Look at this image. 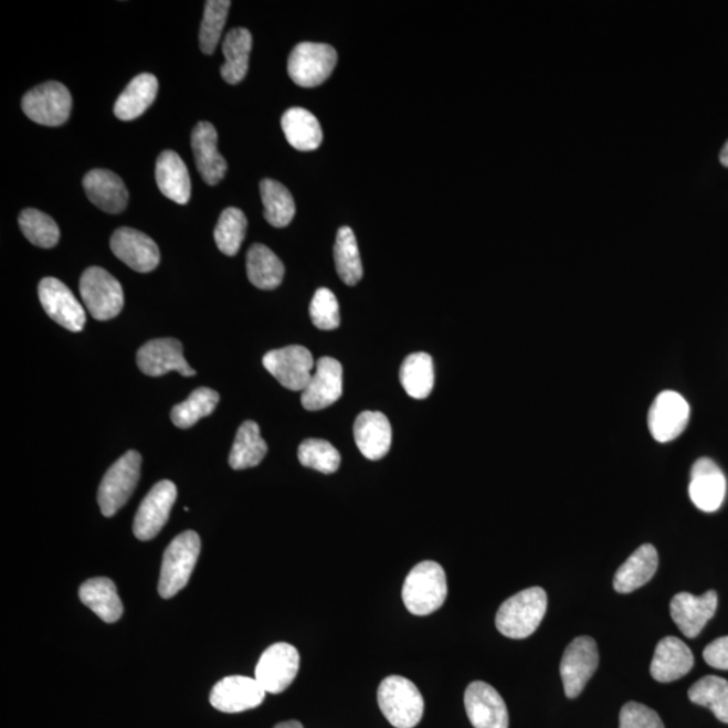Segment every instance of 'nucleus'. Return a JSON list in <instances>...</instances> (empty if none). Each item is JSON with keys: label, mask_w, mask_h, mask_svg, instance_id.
<instances>
[{"label": "nucleus", "mask_w": 728, "mask_h": 728, "mask_svg": "<svg viewBox=\"0 0 728 728\" xmlns=\"http://www.w3.org/2000/svg\"><path fill=\"white\" fill-rule=\"evenodd\" d=\"M717 609L718 593L713 590L701 597L680 592L671 602L672 620L687 639L697 637L708 621L713 620Z\"/></svg>", "instance_id": "17"}, {"label": "nucleus", "mask_w": 728, "mask_h": 728, "mask_svg": "<svg viewBox=\"0 0 728 728\" xmlns=\"http://www.w3.org/2000/svg\"><path fill=\"white\" fill-rule=\"evenodd\" d=\"M176 499L177 487L173 482L161 481L150 489L134 518L133 531L138 540L150 541L160 534L168 523Z\"/></svg>", "instance_id": "13"}, {"label": "nucleus", "mask_w": 728, "mask_h": 728, "mask_svg": "<svg viewBox=\"0 0 728 728\" xmlns=\"http://www.w3.org/2000/svg\"><path fill=\"white\" fill-rule=\"evenodd\" d=\"M727 482L718 464L701 457L690 469L689 498L697 509L714 513L720 509L726 498Z\"/></svg>", "instance_id": "18"}, {"label": "nucleus", "mask_w": 728, "mask_h": 728, "mask_svg": "<svg viewBox=\"0 0 728 728\" xmlns=\"http://www.w3.org/2000/svg\"><path fill=\"white\" fill-rule=\"evenodd\" d=\"M263 366L284 388L304 391L314 374L315 362L308 348L289 346L267 352Z\"/></svg>", "instance_id": "12"}, {"label": "nucleus", "mask_w": 728, "mask_h": 728, "mask_svg": "<svg viewBox=\"0 0 728 728\" xmlns=\"http://www.w3.org/2000/svg\"><path fill=\"white\" fill-rule=\"evenodd\" d=\"M720 163L724 165L725 168H728V140L726 145L724 146V149L720 151V157H719Z\"/></svg>", "instance_id": "47"}, {"label": "nucleus", "mask_w": 728, "mask_h": 728, "mask_svg": "<svg viewBox=\"0 0 728 728\" xmlns=\"http://www.w3.org/2000/svg\"><path fill=\"white\" fill-rule=\"evenodd\" d=\"M274 728H304V727L297 720H289V721H283V724H278Z\"/></svg>", "instance_id": "46"}, {"label": "nucleus", "mask_w": 728, "mask_h": 728, "mask_svg": "<svg viewBox=\"0 0 728 728\" xmlns=\"http://www.w3.org/2000/svg\"><path fill=\"white\" fill-rule=\"evenodd\" d=\"M81 295L95 320H112L124 309L125 295L119 281L102 267L94 266L84 272Z\"/></svg>", "instance_id": "6"}, {"label": "nucleus", "mask_w": 728, "mask_h": 728, "mask_svg": "<svg viewBox=\"0 0 728 728\" xmlns=\"http://www.w3.org/2000/svg\"><path fill=\"white\" fill-rule=\"evenodd\" d=\"M20 228L27 240L34 246L52 249L60 241V229L54 220L46 213L33 208L21 212Z\"/></svg>", "instance_id": "40"}, {"label": "nucleus", "mask_w": 728, "mask_h": 728, "mask_svg": "<svg viewBox=\"0 0 728 728\" xmlns=\"http://www.w3.org/2000/svg\"><path fill=\"white\" fill-rule=\"evenodd\" d=\"M247 218L238 208H225L213 232L217 246L223 254L235 256L240 253L244 238H246Z\"/></svg>", "instance_id": "39"}, {"label": "nucleus", "mask_w": 728, "mask_h": 728, "mask_svg": "<svg viewBox=\"0 0 728 728\" xmlns=\"http://www.w3.org/2000/svg\"><path fill=\"white\" fill-rule=\"evenodd\" d=\"M706 663L715 669L728 671V635L711 642L703 652Z\"/></svg>", "instance_id": "45"}, {"label": "nucleus", "mask_w": 728, "mask_h": 728, "mask_svg": "<svg viewBox=\"0 0 728 728\" xmlns=\"http://www.w3.org/2000/svg\"><path fill=\"white\" fill-rule=\"evenodd\" d=\"M620 728H665L654 709L637 701H629L621 709Z\"/></svg>", "instance_id": "44"}, {"label": "nucleus", "mask_w": 728, "mask_h": 728, "mask_svg": "<svg viewBox=\"0 0 728 728\" xmlns=\"http://www.w3.org/2000/svg\"><path fill=\"white\" fill-rule=\"evenodd\" d=\"M140 464L143 456L137 451H128L104 475L97 493L104 517H114L130 499L140 478Z\"/></svg>", "instance_id": "5"}, {"label": "nucleus", "mask_w": 728, "mask_h": 728, "mask_svg": "<svg viewBox=\"0 0 728 728\" xmlns=\"http://www.w3.org/2000/svg\"><path fill=\"white\" fill-rule=\"evenodd\" d=\"M467 717L475 728H509V713L498 690L485 682L471 683L464 694Z\"/></svg>", "instance_id": "15"}, {"label": "nucleus", "mask_w": 728, "mask_h": 728, "mask_svg": "<svg viewBox=\"0 0 728 728\" xmlns=\"http://www.w3.org/2000/svg\"><path fill=\"white\" fill-rule=\"evenodd\" d=\"M378 705L384 718L395 728L418 726L425 707L419 688L401 676H389L379 685Z\"/></svg>", "instance_id": "3"}, {"label": "nucleus", "mask_w": 728, "mask_h": 728, "mask_svg": "<svg viewBox=\"0 0 728 728\" xmlns=\"http://www.w3.org/2000/svg\"><path fill=\"white\" fill-rule=\"evenodd\" d=\"M342 394V367L338 360L329 357L319 359L316 371L312 374L308 387L302 395L303 407L310 412L326 409L340 399Z\"/></svg>", "instance_id": "21"}, {"label": "nucleus", "mask_w": 728, "mask_h": 728, "mask_svg": "<svg viewBox=\"0 0 728 728\" xmlns=\"http://www.w3.org/2000/svg\"><path fill=\"white\" fill-rule=\"evenodd\" d=\"M192 150L196 167L208 186H217L228 173V162L218 151L217 128L210 122H200L192 131Z\"/></svg>", "instance_id": "22"}, {"label": "nucleus", "mask_w": 728, "mask_h": 728, "mask_svg": "<svg viewBox=\"0 0 728 728\" xmlns=\"http://www.w3.org/2000/svg\"><path fill=\"white\" fill-rule=\"evenodd\" d=\"M355 443L369 461H379L389 454L391 425L387 415L379 412H363L354 425Z\"/></svg>", "instance_id": "25"}, {"label": "nucleus", "mask_w": 728, "mask_h": 728, "mask_svg": "<svg viewBox=\"0 0 728 728\" xmlns=\"http://www.w3.org/2000/svg\"><path fill=\"white\" fill-rule=\"evenodd\" d=\"M449 595L444 568L434 561H422L408 574L402 599L413 615H430L437 611Z\"/></svg>", "instance_id": "2"}, {"label": "nucleus", "mask_w": 728, "mask_h": 728, "mask_svg": "<svg viewBox=\"0 0 728 728\" xmlns=\"http://www.w3.org/2000/svg\"><path fill=\"white\" fill-rule=\"evenodd\" d=\"M42 308L52 320L71 333H81L85 326V310L70 287L57 278L48 277L39 285Z\"/></svg>", "instance_id": "14"}, {"label": "nucleus", "mask_w": 728, "mask_h": 728, "mask_svg": "<svg viewBox=\"0 0 728 728\" xmlns=\"http://www.w3.org/2000/svg\"><path fill=\"white\" fill-rule=\"evenodd\" d=\"M266 694L255 677L229 676L212 688L210 701L219 711L238 714L260 707Z\"/></svg>", "instance_id": "16"}, {"label": "nucleus", "mask_w": 728, "mask_h": 728, "mask_svg": "<svg viewBox=\"0 0 728 728\" xmlns=\"http://www.w3.org/2000/svg\"><path fill=\"white\" fill-rule=\"evenodd\" d=\"M250 283L262 291H273L283 283L285 266L265 244L256 243L247 253Z\"/></svg>", "instance_id": "32"}, {"label": "nucleus", "mask_w": 728, "mask_h": 728, "mask_svg": "<svg viewBox=\"0 0 728 728\" xmlns=\"http://www.w3.org/2000/svg\"><path fill=\"white\" fill-rule=\"evenodd\" d=\"M267 454V444L261 436L259 424L243 422L232 445L229 463L231 468L247 469L259 466Z\"/></svg>", "instance_id": "33"}, {"label": "nucleus", "mask_w": 728, "mask_h": 728, "mask_svg": "<svg viewBox=\"0 0 728 728\" xmlns=\"http://www.w3.org/2000/svg\"><path fill=\"white\" fill-rule=\"evenodd\" d=\"M83 187L91 203L99 210L107 213H120L126 210L128 192L125 182L114 171L91 170L84 177Z\"/></svg>", "instance_id": "24"}, {"label": "nucleus", "mask_w": 728, "mask_h": 728, "mask_svg": "<svg viewBox=\"0 0 728 728\" xmlns=\"http://www.w3.org/2000/svg\"><path fill=\"white\" fill-rule=\"evenodd\" d=\"M689 700L711 709L718 720L728 724V682L718 676H706L688 689Z\"/></svg>", "instance_id": "37"}, {"label": "nucleus", "mask_w": 728, "mask_h": 728, "mask_svg": "<svg viewBox=\"0 0 728 728\" xmlns=\"http://www.w3.org/2000/svg\"><path fill=\"white\" fill-rule=\"evenodd\" d=\"M338 64L333 46L302 42L293 49L287 61V73L298 87L314 88L326 83Z\"/></svg>", "instance_id": "7"}, {"label": "nucleus", "mask_w": 728, "mask_h": 728, "mask_svg": "<svg viewBox=\"0 0 728 728\" xmlns=\"http://www.w3.org/2000/svg\"><path fill=\"white\" fill-rule=\"evenodd\" d=\"M158 94V81L151 73L134 77L114 106L116 118L130 122L146 113Z\"/></svg>", "instance_id": "29"}, {"label": "nucleus", "mask_w": 728, "mask_h": 728, "mask_svg": "<svg viewBox=\"0 0 728 728\" xmlns=\"http://www.w3.org/2000/svg\"><path fill=\"white\" fill-rule=\"evenodd\" d=\"M81 601L106 623L118 622L124 615L118 590L108 578H95L85 581L78 591Z\"/></svg>", "instance_id": "28"}, {"label": "nucleus", "mask_w": 728, "mask_h": 728, "mask_svg": "<svg viewBox=\"0 0 728 728\" xmlns=\"http://www.w3.org/2000/svg\"><path fill=\"white\" fill-rule=\"evenodd\" d=\"M400 381L412 399H428L434 387L433 360L430 355L425 352L409 355L401 366Z\"/></svg>", "instance_id": "34"}, {"label": "nucleus", "mask_w": 728, "mask_h": 728, "mask_svg": "<svg viewBox=\"0 0 728 728\" xmlns=\"http://www.w3.org/2000/svg\"><path fill=\"white\" fill-rule=\"evenodd\" d=\"M263 215L273 228L283 229L292 223L296 215L295 199L289 189L278 181L265 179L261 182Z\"/></svg>", "instance_id": "35"}, {"label": "nucleus", "mask_w": 728, "mask_h": 728, "mask_svg": "<svg viewBox=\"0 0 728 728\" xmlns=\"http://www.w3.org/2000/svg\"><path fill=\"white\" fill-rule=\"evenodd\" d=\"M298 461L304 467L334 474L340 467L341 457L338 450L326 440L308 439L299 445Z\"/></svg>", "instance_id": "42"}, {"label": "nucleus", "mask_w": 728, "mask_h": 728, "mask_svg": "<svg viewBox=\"0 0 728 728\" xmlns=\"http://www.w3.org/2000/svg\"><path fill=\"white\" fill-rule=\"evenodd\" d=\"M658 568L657 549L652 544H644L618 569L614 577V590L630 593L641 589L656 574Z\"/></svg>", "instance_id": "27"}, {"label": "nucleus", "mask_w": 728, "mask_h": 728, "mask_svg": "<svg viewBox=\"0 0 728 728\" xmlns=\"http://www.w3.org/2000/svg\"><path fill=\"white\" fill-rule=\"evenodd\" d=\"M156 181L165 198L175 203L186 205L191 200V176L177 152L167 150L157 158Z\"/></svg>", "instance_id": "26"}, {"label": "nucleus", "mask_w": 728, "mask_h": 728, "mask_svg": "<svg viewBox=\"0 0 728 728\" xmlns=\"http://www.w3.org/2000/svg\"><path fill=\"white\" fill-rule=\"evenodd\" d=\"M299 671V653L286 642L267 647L256 664L255 678L267 694L284 693L295 682Z\"/></svg>", "instance_id": "9"}, {"label": "nucleus", "mask_w": 728, "mask_h": 728, "mask_svg": "<svg viewBox=\"0 0 728 728\" xmlns=\"http://www.w3.org/2000/svg\"><path fill=\"white\" fill-rule=\"evenodd\" d=\"M336 271L348 286H354L363 277L357 238L350 228H341L336 236L334 249Z\"/></svg>", "instance_id": "36"}, {"label": "nucleus", "mask_w": 728, "mask_h": 728, "mask_svg": "<svg viewBox=\"0 0 728 728\" xmlns=\"http://www.w3.org/2000/svg\"><path fill=\"white\" fill-rule=\"evenodd\" d=\"M231 2L229 0H208L205 2L203 22H201L199 44L201 52L213 54L222 36L228 21Z\"/></svg>", "instance_id": "41"}, {"label": "nucleus", "mask_w": 728, "mask_h": 728, "mask_svg": "<svg viewBox=\"0 0 728 728\" xmlns=\"http://www.w3.org/2000/svg\"><path fill=\"white\" fill-rule=\"evenodd\" d=\"M109 244L116 259L133 271L150 273L160 265V249L144 232L127 228L116 230Z\"/></svg>", "instance_id": "19"}, {"label": "nucleus", "mask_w": 728, "mask_h": 728, "mask_svg": "<svg viewBox=\"0 0 728 728\" xmlns=\"http://www.w3.org/2000/svg\"><path fill=\"white\" fill-rule=\"evenodd\" d=\"M689 415L690 408L687 400L676 391L665 390L654 399L648 410V431L658 443L673 442L687 428Z\"/></svg>", "instance_id": "11"}, {"label": "nucleus", "mask_w": 728, "mask_h": 728, "mask_svg": "<svg viewBox=\"0 0 728 728\" xmlns=\"http://www.w3.org/2000/svg\"><path fill=\"white\" fill-rule=\"evenodd\" d=\"M220 397L215 390L200 388L194 390L187 401L171 409L170 419L181 430H188L201 419L207 418L217 409Z\"/></svg>", "instance_id": "38"}, {"label": "nucleus", "mask_w": 728, "mask_h": 728, "mask_svg": "<svg viewBox=\"0 0 728 728\" xmlns=\"http://www.w3.org/2000/svg\"><path fill=\"white\" fill-rule=\"evenodd\" d=\"M598 665L599 652L595 640L581 635L567 646L560 664V675L569 699H574L583 693Z\"/></svg>", "instance_id": "10"}, {"label": "nucleus", "mask_w": 728, "mask_h": 728, "mask_svg": "<svg viewBox=\"0 0 728 728\" xmlns=\"http://www.w3.org/2000/svg\"><path fill=\"white\" fill-rule=\"evenodd\" d=\"M309 314L312 323L323 330H333L340 326L339 303L333 292L320 287L312 298Z\"/></svg>", "instance_id": "43"}, {"label": "nucleus", "mask_w": 728, "mask_h": 728, "mask_svg": "<svg viewBox=\"0 0 728 728\" xmlns=\"http://www.w3.org/2000/svg\"><path fill=\"white\" fill-rule=\"evenodd\" d=\"M22 109L35 124L57 127L66 124L72 112V96L64 84L48 82L30 89L22 99Z\"/></svg>", "instance_id": "8"}, {"label": "nucleus", "mask_w": 728, "mask_h": 728, "mask_svg": "<svg viewBox=\"0 0 728 728\" xmlns=\"http://www.w3.org/2000/svg\"><path fill=\"white\" fill-rule=\"evenodd\" d=\"M694 664V653L687 644L676 637H665L654 651L651 675L658 683L680 680L693 671Z\"/></svg>", "instance_id": "23"}, {"label": "nucleus", "mask_w": 728, "mask_h": 728, "mask_svg": "<svg viewBox=\"0 0 728 728\" xmlns=\"http://www.w3.org/2000/svg\"><path fill=\"white\" fill-rule=\"evenodd\" d=\"M182 345L176 339H155L139 348L137 363L139 370L149 377H161L170 371L183 377H193L194 370L183 358Z\"/></svg>", "instance_id": "20"}, {"label": "nucleus", "mask_w": 728, "mask_h": 728, "mask_svg": "<svg viewBox=\"0 0 728 728\" xmlns=\"http://www.w3.org/2000/svg\"><path fill=\"white\" fill-rule=\"evenodd\" d=\"M281 126L287 143L299 151H312L323 143L320 122L304 108H291L283 116Z\"/></svg>", "instance_id": "30"}, {"label": "nucleus", "mask_w": 728, "mask_h": 728, "mask_svg": "<svg viewBox=\"0 0 728 728\" xmlns=\"http://www.w3.org/2000/svg\"><path fill=\"white\" fill-rule=\"evenodd\" d=\"M201 550L200 537L196 531H183L169 544L165 550L158 592L163 599H170L186 589L192 577Z\"/></svg>", "instance_id": "4"}, {"label": "nucleus", "mask_w": 728, "mask_h": 728, "mask_svg": "<svg viewBox=\"0 0 728 728\" xmlns=\"http://www.w3.org/2000/svg\"><path fill=\"white\" fill-rule=\"evenodd\" d=\"M547 609V592L541 587H531L502 603L495 625L507 639H528L540 627Z\"/></svg>", "instance_id": "1"}, {"label": "nucleus", "mask_w": 728, "mask_h": 728, "mask_svg": "<svg viewBox=\"0 0 728 728\" xmlns=\"http://www.w3.org/2000/svg\"><path fill=\"white\" fill-rule=\"evenodd\" d=\"M253 48V35L247 29L230 30L223 41L225 64L220 70L224 82L240 84L249 72L250 53Z\"/></svg>", "instance_id": "31"}]
</instances>
